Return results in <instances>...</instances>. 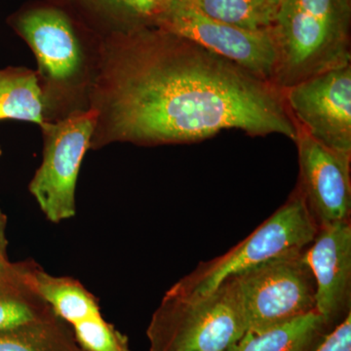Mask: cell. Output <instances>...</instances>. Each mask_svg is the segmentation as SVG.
<instances>
[{"mask_svg": "<svg viewBox=\"0 0 351 351\" xmlns=\"http://www.w3.org/2000/svg\"><path fill=\"white\" fill-rule=\"evenodd\" d=\"M19 265V263H18ZM0 280V332L12 331L55 313L22 276Z\"/></svg>", "mask_w": 351, "mask_h": 351, "instance_id": "obj_15", "label": "cell"}, {"mask_svg": "<svg viewBox=\"0 0 351 351\" xmlns=\"http://www.w3.org/2000/svg\"><path fill=\"white\" fill-rule=\"evenodd\" d=\"M101 1L107 2V3L112 4V5L121 7V8L126 9L127 10L126 0H101Z\"/></svg>", "mask_w": 351, "mask_h": 351, "instance_id": "obj_20", "label": "cell"}, {"mask_svg": "<svg viewBox=\"0 0 351 351\" xmlns=\"http://www.w3.org/2000/svg\"><path fill=\"white\" fill-rule=\"evenodd\" d=\"M2 151H1V147H0V156H1Z\"/></svg>", "mask_w": 351, "mask_h": 351, "instance_id": "obj_22", "label": "cell"}, {"mask_svg": "<svg viewBox=\"0 0 351 351\" xmlns=\"http://www.w3.org/2000/svg\"><path fill=\"white\" fill-rule=\"evenodd\" d=\"M13 27L38 60L45 117L48 108L55 113L73 106L89 90L93 73L66 14L54 7L29 9L14 19Z\"/></svg>", "mask_w": 351, "mask_h": 351, "instance_id": "obj_5", "label": "cell"}, {"mask_svg": "<svg viewBox=\"0 0 351 351\" xmlns=\"http://www.w3.org/2000/svg\"><path fill=\"white\" fill-rule=\"evenodd\" d=\"M311 351H351L350 311L332 331L325 334Z\"/></svg>", "mask_w": 351, "mask_h": 351, "instance_id": "obj_17", "label": "cell"}, {"mask_svg": "<svg viewBox=\"0 0 351 351\" xmlns=\"http://www.w3.org/2000/svg\"><path fill=\"white\" fill-rule=\"evenodd\" d=\"M304 257L315 281L316 313L331 326L350 307V219L319 226Z\"/></svg>", "mask_w": 351, "mask_h": 351, "instance_id": "obj_11", "label": "cell"}, {"mask_svg": "<svg viewBox=\"0 0 351 351\" xmlns=\"http://www.w3.org/2000/svg\"><path fill=\"white\" fill-rule=\"evenodd\" d=\"M208 17L251 29H270L276 19V9L267 0H191Z\"/></svg>", "mask_w": 351, "mask_h": 351, "instance_id": "obj_16", "label": "cell"}, {"mask_svg": "<svg viewBox=\"0 0 351 351\" xmlns=\"http://www.w3.org/2000/svg\"><path fill=\"white\" fill-rule=\"evenodd\" d=\"M151 22L274 85L277 47L272 27L251 31L219 22L201 12L191 0H169Z\"/></svg>", "mask_w": 351, "mask_h": 351, "instance_id": "obj_8", "label": "cell"}, {"mask_svg": "<svg viewBox=\"0 0 351 351\" xmlns=\"http://www.w3.org/2000/svg\"><path fill=\"white\" fill-rule=\"evenodd\" d=\"M98 112L75 110L63 119L44 122L43 161L29 191L45 218L52 223L76 214L75 191L82 160L90 149Z\"/></svg>", "mask_w": 351, "mask_h": 351, "instance_id": "obj_7", "label": "cell"}, {"mask_svg": "<svg viewBox=\"0 0 351 351\" xmlns=\"http://www.w3.org/2000/svg\"><path fill=\"white\" fill-rule=\"evenodd\" d=\"M269 2L270 5L274 7L276 10H278L279 6L281 5V3L284 1V0H267Z\"/></svg>", "mask_w": 351, "mask_h": 351, "instance_id": "obj_21", "label": "cell"}, {"mask_svg": "<svg viewBox=\"0 0 351 351\" xmlns=\"http://www.w3.org/2000/svg\"><path fill=\"white\" fill-rule=\"evenodd\" d=\"M0 351H84L71 328L53 313L12 330L0 332Z\"/></svg>", "mask_w": 351, "mask_h": 351, "instance_id": "obj_14", "label": "cell"}, {"mask_svg": "<svg viewBox=\"0 0 351 351\" xmlns=\"http://www.w3.org/2000/svg\"><path fill=\"white\" fill-rule=\"evenodd\" d=\"M88 98L98 112L92 149L191 144L226 130L297 138L282 90L156 27L101 46Z\"/></svg>", "mask_w": 351, "mask_h": 351, "instance_id": "obj_1", "label": "cell"}, {"mask_svg": "<svg viewBox=\"0 0 351 351\" xmlns=\"http://www.w3.org/2000/svg\"><path fill=\"white\" fill-rule=\"evenodd\" d=\"M46 122L45 104L38 73L24 66L0 69V120Z\"/></svg>", "mask_w": 351, "mask_h": 351, "instance_id": "obj_13", "label": "cell"}, {"mask_svg": "<svg viewBox=\"0 0 351 351\" xmlns=\"http://www.w3.org/2000/svg\"><path fill=\"white\" fill-rule=\"evenodd\" d=\"M300 189L318 226L350 219L351 156L339 154L298 128Z\"/></svg>", "mask_w": 351, "mask_h": 351, "instance_id": "obj_10", "label": "cell"}, {"mask_svg": "<svg viewBox=\"0 0 351 351\" xmlns=\"http://www.w3.org/2000/svg\"><path fill=\"white\" fill-rule=\"evenodd\" d=\"M319 230L300 189L252 234L221 257L201 263L169 289L184 295L212 292L226 279L263 263L306 250Z\"/></svg>", "mask_w": 351, "mask_h": 351, "instance_id": "obj_4", "label": "cell"}, {"mask_svg": "<svg viewBox=\"0 0 351 351\" xmlns=\"http://www.w3.org/2000/svg\"><path fill=\"white\" fill-rule=\"evenodd\" d=\"M8 218L0 208V280H7L19 276L18 263H12L8 257V239L6 230Z\"/></svg>", "mask_w": 351, "mask_h": 351, "instance_id": "obj_18", "label": "cell"}, {"mask_svg": "<svg viewBox=\"0 0 351 351\" xmlns=\"http://www.w3.org/2000/svg\"><path fill=\"white\" fill-rule=\"evenodd\" d=\"M169 0H126L127 10L143 18L152 20Z\"/></svg>", "mask_w": 351, "mask_h": 351, "instance_id": "obj_19", "label": "cell"}, {"mask_svg": "<svg viewBox=\"0 0 351 351\" xmlns=\"http://www.w3.org/2000/svg\"><path fill=\"white\" fill-rule=\"evenodd\" d=\"M294 252L232 276L246 332H258L315 311V281L304 257Z\"/></svg>", "mask_w": 351, "mask_h": 351, "instance_id": "obj_6", "label": "cell"}, {"mask_svg": "<svg viewBox=\"0 0 351 351\" xmlns=\"http://www.w3.org/2000/svg\"><path fill=\"white\" fill-rule=\"evenodd\" d=\"M246 332L228 279L212 292H166L147 330L149 351H228Z\"/></svg>", "mask_w": 351, "mask_h": 351, "instance_id": "obj_3", "label": "cell"}, {"mask_svg": "<svg viewBox=\"0 0 351 351\" xmlns=\"http://www.w3.org/2000/svg\"><path fill=\"white\" fill-rule=\"evenodd\" d=\"M329 327L313 311L265 331L246 332L228 351H311Z\"/></svg>", "mask_w": 351, "mask_h": 351, "instance_id": "obj_12", "label": "cell"}, {"mask_svg": "<svg viewBox=\"0 0 351 351\" xmlns=\"http://www.w3.org/2000/svg\"><path fill=\"white\" fill-rule=\"evenodd\" d=\"M350 0H284L272 25L280 90L351 63Z\"/></svg>", "mask_w": 351, "mask_h": 351, "instance_id": "obj_2", "label": "cell"}, {"mask_svg": "<svg viewBox=\"0 0 351 351\" xmlns=\"http://www.w3.org/2000/svg\"><path fill=\"white\" fill-rule=\"evenodd\" d=\"M282 92L298 128L328 149L351 156V63Z\"/></svg>", "mask_w": 351, "mask_h": 351, "instance_id": "obj_9", "label": "cell"}]
</instances>
